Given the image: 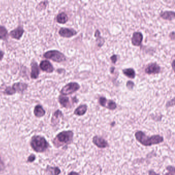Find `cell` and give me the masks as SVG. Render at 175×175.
<instances>
[{"mask_svg":"<svg viewBox=\"0 0 175 175\" xmlns=\"http://www.w3.org/2000/svg\"><path fill=\"white\" fill-rule=\"evenodd\" d=\"M80 88V85L77 82H70L62 88L61 93L63 96L71 95L77 92Z\"/></svg>","mask_w":175,"mask_h":175,"instance_id":"obj_5","label":"cell"},{"mask_svg":"<svg viewBox=\"0 0 175 175\" xmlns=\"http://www.w3.org/2000/svg\"><path fill=\"white\" fill-rule=\"evenodd\" d=\"M4 52H3L2 51L0 50V60H1L2 59V58H3V56H4Z\"/></svg>","mask_w":175,"mask_h":175,"instance_id":"obj_35","label":"cell"},{"mask_svg":"<svg viewBox=\"0 0 175 175\" xmlns=\"http://www.w3.org/2000/svg\"><path fill=\"white\" fill-rule=\"evenodd\" d=\"M169 38L171 39L172 41L175 40V33H174V31H172V33L169 34Z\"/></svg>","mask_w":175,"mask_h":175,"instance_id":"obj_32","label":"cell"},{"mask_svg":"<svg viewBox=\"0 0 175 175\" xmlns=\"http://www.w3.org/2000/svg\"><path fill=\"white\" fill-rule=\"evenodd\" d=\"M31 72L30 76L32 79H37L39 75V69L37 63L32 62L31 63Z\"/></svg>","mask_w":175,"mask_h":175,"instance_id":"obj_17","label":"cell"},{"mask_svg":"<svg viewBox=\"0 0 175 175\" xmlns=\"http://www.w3.org/2000/svg\"><path fill=\"white\" fill-rule=\"evenodd\" d=\"M166 169L168 171V172L165 173L164 175H175V169L173 166H167L166 167Z\"/></svg>","mask_w":175,"mask_h":175,"instance_id":"obj_25","label":"cell"},{"mask_svg":"<svg viewBox=\"0 0 175 175\" xmlns=\"http://www.w3.org/2000/svg\"><path fill=\"white\" fill-rule=\"evenodd\" d=\"M135 137L137 141L144 146H151L154 145H157L162 143L164 138L159 135L148 136L141 130H138L135 134Z\"/></svg>","mask_w":175,"mask_h":175,"instance_id":"obj_1","label":"cell"},{"mask_svg":"<svg viewBox=\"0 0 175 175\" xmlns=\"http://www.w3.org/2000/svg\"><path fill=\"white\" fill-rule=\"evenodd\" d=\"M95 37L96 39V44L99 47L103 46L104 44L105 39L104 38L101 36V33L99 30L97 29L95 31Z\"/></svg>","mask_w":175,"mask_h":175,"instance_id":"obj_19","label":"cell"},{"mask_svg":"<svg viewBox=\"0 0 175 175\" xmlns=\"http://www.w3.org/2000/svg\"><path fill=\"white\" fill-rule=\"evenodd\" d=\"M24 31V29H23L22 27L19 26L18 28H16L15 29L12 30L10 32V35L13 38L19 40L22 37Z\"/></svg>","mask_w":175,"mask_h":175,"instance_id":"obj_13","label":"cell"},{"mask_svg":"<svg viewBox=\"0 0 175 175\" xmlns=\"http://www.w3.org/2000/svg\"><path fill=\"white\" fill-rule=\"evenodd\" d=\"M59 34L61 37L69 38L76 35L77 34V31L72 28L62 27L59 30Z\"/></svg>","mask_w":175,"mask_h":175,"instance_id":"obj_9","label":"cell"},{"mask_svg":"<svg viewBox=\"0 0 175 175\" xmlns=\"http://www.w3.org/2000/svg\"><path fill=\"white\" fill-rule=\"evenodd\" d=\"M30 146L36 152H42L48 148V143L44 137L40 135H34L31 139Z\"/></svg>","mask_w":175,"mask_h":175,"instance_id":"obj_3","label":"cell"},{"mask_svg":"<svg viewBox=\"0 0 175 175\" xmlns=\"http://www.w3.org/2000/svg\"><path fill=\"white\" fill-rule=\"evenodd\" d=\"M27 86L28 85L27 84L19 82V83L13 84L12 86V88L15 93L16 92L22 93V92H24L25 89H27Z\"/></svg>","mask_w":175,"mask_h":175,"instance_id":"obj_14","label":"cell"},{"mask_svg":"<svg viewBox=\"0 0 175 175\" xmlns=\"http://www.w3.org/2000/svg\"><path fill=\"white\" fill-rule=\"evenodd\" d=\"M63 117V114H62V112L61 110L58 109L56 112H55L53 114L51 119V123L54 126L56 125L59 122L60 119Z\"/></svg>","mask_w":175,"mask_h":175,"instance_id":"obj_18","label":"cell"},{"mask_svg":"<svg viewBox=\"0 0 175 175\" xmlns=\"http://www.w3.org/2000/svg\"><path fill=\"white\" fill-rule=\"evenodd\" d=\"M160 72L161 67L156 62L149 64L145 68V72L148 75L158 74Z\"/></svg>","mask_w":175,"mask_h":175,"instance_id":"obj_7","label":"cell"},{"mask_svg":"<svg viewBox=\"0 0 175 175\" xmlns=\"http://www.w3.org/2000/svg\"><path fill=\"white\" fill-rule=\"evenodd\" d=\"M174 64H175V60H173V61H172V69H173V71H175V68H174V66H174Z\"/></svg>","mask_w":175,"mask_h":175,"instance_id":"obj_38","label":"cell"},{"mask_svg":"<svg viewBox=\"0 0 175 175\" xmlns=\"http://www.w3.org/2000/svg\"><path fill=\"white\" fill-rule=\"evenodd\" d=\"M73 133L72 130H66L59 133L54 140V144L56 147L67 146L73 141Z\"/></svg>","mask_w":175,"mask_h":175,"instance_id":"obj_2","label":"cell"},{"mask_svg":"<svg viewBox=\"0 0 175 175\" xmlns=\"http://www.w3.org/2000/svg\"><path fill=\"white\" fill-rule=\"evenodd\" d=\"M34 114L37 117H42L45 115V111L43 109L42 106L40 105H38L34 109Z\"/></svg>","mask_w":175,"mask_h":175,"instance_id":"obj_22","label":"cell"},{"mask_svg":"<svg viewBox=\"0 0 175 175\" xmlns=\"http://www.w3.org/2000/svg\"><path fill=\"white\" fill-rule=\"evenodd\" d=\"M143 39V35L141 32H135L131 38V43L135 46H139L142 42Z\"/></svg>","mask_w":175,"mask_h":175,"instance_id":"obj_10","label":"cell"},{"mask_svg":"<svg viewBox=\"0 0 175 175\" xmlns=\"http://www.w3.org/2000/svg\"><path fill=\"white\" fill-rule=\"evenodd\" d=\"M122 72L126 77L130 79H134L135 77V71L132 68L123 69L122 70Z\"/></svg>","mask_w":175,"mask_h":175,"instance_id":"obj_20","label":"cell"},{"mask_svg":"<svg viewBox=\"0 0 175 175\" xmlns=\"http://www.w3.org/2000/svg\"><path fill=\"white\" fill-rule=\"evenodd\" d=\"M88 106L86 104L80 105L78 106L75 111H74V114L78 116H82L86 114L88 110Z\"/></svg>","mask_w":175,"mask_h":175,"instance_id":"obj_16","label":"cell"},{"mask_svg":"<svg viewBox=\"0 0 175 175\" xmlns=\"http://www.w3.org/2000/svg\"><path fill=\"white\" fill-rule=\"evenodd\" d=\"M68 175H81L80 174H79L78 172H74V171H72L71 172H69V174H68Z\"/></svg>","mask_w":175,"mask_h":175,"instance_id":"obj_34","label":"cell"},{"mask_svg":"<svg viewBox=\"0 0 175 175\" xmlns=\"http://www.w3.org/2000/svg\"><path fill=\"white\" fill-rule=\"evenodd\" d=\"M135 86V83L133 81H128L127 83H126V88L129 89V90H132V89L134 88Z\"/></svg>","mask_w":175,"mask_h":175,"instance_id":"obj_26","label":"cell"},{"mask_svg":"<svg viewBox=\"0 0 175 175\" xmlns=\"http://www.w3.org/2000/svg\"><path fill=\"white\" fill-rule=\"evenodd\" d=\"M8 31L6 28L3 26H0V39L2 40H5L7 38Z\"/></svg>","mask_w":175,"mask_h":175,"instance_id":"obj_24","label":"cell"},{"mask_svg":"<svg viewBox=\"0 0 175 175\" xmlns=\"http://www.w3.org/2000/svg\"><path fill=\"white\" fill-rule=\"evenodd\" d=\"M50 175H59L61 173V170L58 167H51L48 166L46 169Z\"/></svg>","mask_w":175,"mask_h":175,"instance_id":"obj_23","label":"cell"},{"mask_svg":"<svg viewBox=\"0 0 175 175\" xmlns=\"http://www.w3.org/2000/svg\"><path fill=\"white\" fill-rule=\"evenodd\" d=\"M93 142L99 148H105L109 147V143L103 137L95 135L93 138Z\"/></svg>","mask_w":175,"mask_h":175,"instance_id":"obj_8","label":"cell"},{"mask_svg":"<svg viewBox=\"0 0 175 175\" xmlns=\"http://www.w3.org/2000/svg\"><path fill=\"white\" fill-rule=\"evenodd\" d=\"M58 100H59L60 104L64 108L70 109L72 107V105L71 104V101L69 100V98L67 97L63 96V95H60L59 97Z\"/></svg>","mask_w":175,"mask_h":175,"instance_id":"obj_12","label":"cell"},{"mask_svg":"<svg viewBox=\"0 0 175 175\" xmlns=\"http://www.w3.org/2000/svg\"><path fill=\"white\" fill-rule=\"evenodd\" d=\"M114 69H115V67H110V73H114Z\"/></svg>","mask_w":175,"mask_h":175,"instance_id":"obj_36","label":"cell"},{"mask_svg":"<svg viewBox=\"0 0 175 175\" xmlns=\"http://www.w3.org/2000/svg\"><path fill=\"white\" fill-rule=\"evenodd\" d=\"M47 3V2H41V3H40L39 4L38 6L37 7V8H38V9H40V10H43V9H44L45 8L43 7V6H46Z\"/></svg>","mask_w":175,"mask_h":175,"instance_id":"obj_29","label":"cell"},{"mask_svg":"<svg viewBox=\"0 0 175 175\" xmlns=\"http://www.w3.org/2000/svg\"><path fill=\"white\" fill-rule=\"evenodd\" d=\"M44 56L46 59L51 60L52 61L58 63L64 62L66 60V56L63 53L56 50L47 51L44 54Z\"/></svg>","mask_w":175,"mask_h":175,"instance_id":"obj_4","label":"cell"},{"mask_svg":"<svg viewBox=\"0 0 175 175\" xmlns=\"http://www.w3.org/2000/svg\"><path fill=\"white\" fill-rule=\"evenodd\" d=\"M35 155H34L33 154H31V155L29 156L28 157L27 161H28V162H34V161L35 160Z\"/></svg>","mask_w":175,"mask_h":175,"instance_id":"obj_31","label":"cell"},{"mask_svg":"<svg viewBox=\"0 0 175 175\" xmlns=\"http://www.w3.org/2000/svg\"><path fill=\"white\" fill-rule=\"evenodd\" d=\"M40 67L43 71L48 73H51L54 71V68L52 64L49 61L46 60L41 61L40 64Z\"/></svg>","mask_w":175,"mask_h":175,"instance_id":"obj_11","label":"cell"},{"mask_svg":"<svg viewBox=\"0 0 175 175\" xmlns=\"http://www.w3.org/2000/svg\"><path fill=\"white\" fill-rule=\"evenodd\" d=\"M99 104L102 107H105L106 109H109V110H115L117 107V105L114 101L112 100H109L104 97H100L99 98Z\"/></svg>","mask_w":175,"mask_h":175,"instance_id":"obj_6","label":"cell"},{"mask_svg":"<svg viewBox=\"0 0 175 175\" xmlns=\"http://www.w3.org/2000/svg\"><path fill=\"white\" fill-rule=\"evenodd\" d=\"M175 105V98L172 99L171 100L168 101L167 103H166V107L168 108V107H172Z\"/></svg>","mask_w":175,"mask_h":175,"instance_id":"obj_28","label":"cell"},{"mask_svg":"<svg viewBox=\"0 0 175 175\" xmlns=\"http://www.w3.org/2000/svg\"><path fill=\"white\" fill-rule=\"evenodd\" d=\"M148 175H160V174H157L155 171L152 169H151L148 171Z\"/></svg>","mask_w":175,"mask_h":175,"instance_id":"obj_33","label":"cell"},{"mask_svg":"<svg viewBox=\"0 0 175 175\" xmlns=\"http://www.w3.org/2000/svg\"><path fill=\"white\" fill-rule=\"evenodd\" d=\"M110 59L113 63L116 64V62L117 61V56L116 55H113L112 56H110Z\"/></svg>","mask_w":175,"mask_h":175,"instance_id":"obj_30","label":"cell"},{"mask_svg":"<svg viewBox=\"0 0 175 175\" xmlns=\"http://www.w3.org/2000/svg\"><path fill=\"white\" fill-rule=\"evenodd\" d=\"M4 93L6 94H7V95H13V94L15 93L14 91L13 90L12 88H10V87H8V88H6L5 90Z\"/></svg>","mask_w":175,"mask_h":175,"instance_id":"obj_27","label":"cell"},{"mask_svg":"<svg viewBox=\"0 0 175 175\" xmlns=\"http://www.w3.org/2000/svg\"><path fill=\"white\" fill-rule=\"evenodd\" d=\"M160 16L163 20L172 21L175 18V14L174 11H165L161 12Z\"/></svg>","mask_w":175,"mask_h":175,"instance_id":"obj_15","label":"cell"},{"mask_svg":"<svg viewBox=\"0 0 175 175\" xmlns=\"http://www.w3.org/2000/svg\"><path fill=\"white\" fill-rule=\"evenodd\" d=\"M3 163L1 159V157H0V168H1L2 167H3Z\"/></svg>","mask_w":175,"mask_h":175,"instance_id":"obj_37","label":"cell"},{"mask_svg":"<svg viewBox=\"0 0 175 175\" xmlns=\"http://www.w3.org/2000/svg\"><path fill=\"white\" fill-rule=\"evenodd\" d=\"M56 22L60 24H65L68 20L67 15L65 13H60L56 16Z\"/></svg>","mask_w":175,"mask_h":175,"instance_id":"obj_21","label":"cell"}]
</instances>
